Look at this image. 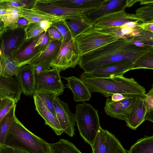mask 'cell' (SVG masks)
Here are the masks:
<instances>
[{"label": "cell", "mask_w": 153, "mask_h": 153, "mask_svg": "<svg viewBox=\"0 0 153 153\" xmlns=\"http://www.w3.org/2000/svg\"><path fill=\"white\" fill-rule=\"evenodd\" d=\"M35 109L44 120L45 124L51 127L57 135L62 134L63 131L55 115L45 106L36 94L33 95Z\"/></svg>", "instance_id": "obj_18"}, {"label": "cell", "mask_w": 153, "mask_h": 153, "mask_svg": "<svg viewBox=\"0 0 153 153\" xmlns=\"http://www.w3.org/2000/svg\"><path fill=\"white\" fill-rule=\"evenodd\" d=\"M73 38L81 56L121 39L116 35L99 30L94 23Z\"/></svg>", "instance_id": "obj_5"}, {"label": "cell", "mask_w": 153, "mask_h": 153, "mask_svg": "<svg viewBox=\"0 0 153 153\" xmlns=\"http://www.w3.org/2000/svg\"><path fill=\"white\" fill-rule=\"evenodd\" d=\"M7 30V28H5L3 22L0 18V38L3 34Z\"/></svg>", "instance_id": "obj_46"}, {"label": "cell", "mask_w": 153, "mask_h": 153, "mask_svg": "<svg viewBox=\"0 0 153 153\" xmlns=\"http://www.w3.org/2000/svg\"><path fill=\"white\" fill-rule=\"evenodd\" d=\"M51 26L56 28L62 35V42H68L73 38L67 26L65 19L53 23Z\"/></svg>", "instance_id": "obj_35"}, {"label": "cell", "mask_w": 153, "mask_h": 153, "mask_svg": "<svg viewBox=\"0 0 153 153\" xmlns=\"http://www.w3.org/2000/svg\"><path fill=\"white\" fill-rule=\"evenodd\" d=\"M104 153H128L119 140L111 133L107 131L105 149Z\"/></svg>", "instance_id": "obj_29"}, {"label": "cell", "mask_w": 153, "mask_h": 153, "mask_svg": "<svg viewBox=\"0 0 153 153\" xmlns=\"http://www.w3.org/2000/svg\"><path fill=\"white\" fill-rule=\"evenodd\" d=\"M0 153H15L14 149L11 147L3 145L0 147Z\"/></svg>", "instance_id": "obj_44"}, {"label": "cell", "mask_w": 153, "mask_h": 153, "mask_svg": "<svg viewBox=\"0 0 153 153\" xmlns=\"http://www.w3.org/2000/svg\"><path fill=\"white\" fill-rule=\"evenodd\" d=\"M131 22L140 24L144 22L134 14L128 13L124 10L104 16L97 20L93 23L95 26L98 27H120Z\"/></svg>", "instance_id": "obj_13"}, {"label": "cell", "mask_w": 153, "mask_h": 153, "mask_svg": "<svg viewBox=\"0 0 153 153\" xmlns=\"http://www.w3.org/2000/svg\"><path fill=\"white\" fill-rule=\"evenodd\" d=\"M137 26L141 28L143 30L153 32V20H149L140 24Z\"/></svg>", "instance_id": "obj_41"}, {"label": "cell", "mask_w": 153, "mask_h": 153, "mask_svg": "<svg viewBox=\"0 0 153 153\" xmlns=\"http://www.w3.org/2000/svg\"><path fill=\"white\" fill-rule=\"evenodd\" d=\"M147 110L145 120L153 122V88L143 95Z\"/></svg>", "instance_id": "obj_36"}, {"label": "cell", "mask_w": 153, "mask_h": 153, "mask_svg": "<svg viewBox=\"0 0 153 153\" xmlns=\"http://www.w3.org/2000/svg\"><path fill=\"white\" fill-rule=\"evenodd\" d=\"M28 24V21L22 16L18 19L17 22L16 28H22L25 29Z\"/></svg>", "instance_id": "obj_42"}, {"label": "cell", "mask_w": 153, "mask_h": 153, "mask_svg": "<svg viewBox=\"0 0 153 153\" xmlns=\"http://www.w3.org/2000/svg\"><path fill=\"white\" fill-rule=\"evenodd\" d=\"M2 54V52L1 49L0 48V56H1Z\"/></svg>", "instance_id": "obj_50"}, {"label": "cell", "mask_w": 153, "mask_h": 153, "mask_svg": "<svg viewBox=\"0 0 153 153\" xmlns=\"http://www.w3.org/2000/svg\"><path fill=\"white\" fill-rule=\"evenodd\" d=\"M16 104L12 100L7 98L1 100L0 105V121L10 109Z\"/></svg>", "instance_id": "obj_37"}, {"label": "cell", "mask_w": 153, "mask_h": 153, "mask_svg": "<svg viewBox=\"0 0 153 153\" xmlns=\"http://www.w3.org/2000/svg\"><path fill=\"white\" fill-rule=\"evenodd\" d=\"M62 41H50L46 48L30 65H35L41 64H50L56 56Z\"/></svg>", "instance_id": "obj_22"}, {"label": "cell", "mask_w": 153, "mask_h": 153, "mask_svg": "<svg viewBox=\"0 0 153 153\" xmlns=\"http://www.w3.org/2000/svg\"><path fill=\"white\" fill-rule=\"evenodd\" d=\"M19 8H10L6 13L0 16L5 28L10 29H16L17 22L22 17L19 13Z\"/></svg>", "instance_id": "obj_28"}, {"label": "cell", "mask_w": 153, "mask_h": 153, "mask_svg": "<svg viewBox=\"0 0 153 153\" xmlns=\"http://www.w3.org/2000/svg\"><path fill=\"white\" fill-rule=\"evenodd\" d=\"M107 131L100 128L91 146L92 153H104L106 147Z\"/></svg>", "instance_id": "obj_30"}, {"label": "cell", "mask_w": 153, "mask_h": 153, "mask_svg": "<svg viewBox=\"0 0 153 153\" xmlns=\"http://www.w3.org/2000/svg\"><path fill=\"white\" fill-rule=\"evenodd\" d=\"M4 0H0V3L3 1Z\"/></svg>", "instance_id": "obj_52"}, {"label": "cell", "mask_w": 153, "mask_h": 153, "mask_svg": "<svg viewBox=\"0 0 153 153\" xmlns=\"http://www.w3.org/2000/svg\"><path fill=\"white\" fill-rule=\"evenodd\" d=\"M80 79L87 85L91 92H97L106 97L119 93L125 95L141 96L146 94L145 88L133 78L123 76L107 77H94L84 72Z\"/></svg>", "instance_id": "obj_2"}, {"label": "cell", "mask_w": 153, "mask_h": 153, "mask_svg": "<svg viewBox=\"0 0 153 153\" xmlns=\"http://www.w3.org/2000/svg\"><path fill=\"white\" fill-rule=\"evenodd\" d=\"M4 1L0 3V16L6 13L10 8L7 7L3 4V2Z\"/></svg>", "instance_id": "obj_45"}, {"label": "cell", "mask_w": 153, "mask_h": 153, "mask_svg": "<svg viewBox=\"0 0 153 153\" xmlns=\"http://www.w3.org/2000/svg\"><path fill=\"white\" fill-rule=\"evenodd\" d=\"M1 100L0 99V105L1 104Z\"/></svg>", "instance_id": "obj_53"}, {"label": "cell", "mask_w": 153, "mask_h": 153, "mask_svg": "<svg viewBox=\"0 0 153 153\" xmlns=\"http://www.w3.org/2000/svg\"><path fill=\"white\" fill-rule=\"evenodd\" d=\"M140 2V4L141 5H146L152 3H153L152 0H140L139 1Z\"/></svg>", "instance_id": "obj_47"}, {"label": "cell", "mask_w": 153, "mask_h": 153, "mask_svg": "<svg viewBox=\"0 0 153 153\" xmlns=\"http://www.w3.org/2000/svg\"><path fill=\"white\" fill-rule=\"evenodd\" d=\"M134 63L129 61L120 62L105 65L89 73H85L88 76L94 77L123 76L127 71L133 70Z\"/></svg>", "instance_id": "obj_14"}, {"label": "cell", "mask_w": 153, "mask_h": 153, "mask_svg": "<svg viewBox=\"0 0 153 153\" xmlns=\"http://www.w3.org/2000/svg\"><path fill=\"white\" fill-rule=\"evenodd\" d=\"M22 91L16 78L0 77V99H10L16 103Z\"/></svg>", "instance_id": "obj_17"}, {"label": "cell", "mask_w": 153, "mask_h": 153, "mask_svg": "<svg viewBox=\"0 0 153 153\" xmlns=\"http://www.w3.org/2000/svg\"><path fill=\"white\" fill-rule=\"evenodd\" d=\"M60 72L57 69L52 68L35 74L34 93L53 91L56 92L59 96L62 94L64 91V86L61 79Z\"/></svg>", "instance_id": "obj_7"}, {"label": "cell", "mask_w": 153, "mask_h": 153, "mask_svg": "<svg viewBox=\"0 0 153 153\" xmlns=\"http://www.w3.org/2000/svg\"><path fill=\"white\" fill-rule=\"evenodd\" d=\"M48 153H53L52 152V151H51V149H50V150Z\"/></svg>", "instance_id": "obj_51"}, {"label": "cell", "mask_w": 153, "mask_h": 153, "mask_svg": "<svg viewBox=\"0 0 153 153\" xmlns=\"http://www.w3.org/2000/svg\"><path fill=\"white\" fill-rule=\"evenodd\" d=\"M132 37L121 38L80 56L79 65L84 72L89 73L101 67L124 61L135 62L153 47H139L132 42Z\"/></svg>", "instance_id": "obj_1"}, {"label": "cell", "mask_w": 153, "mask_h": 153, "mask_svg": "<svg viewBox=\"0 0 153 153\" xmlns=\"http://www.w3.org/2000/svg\"><path fill=\"white\" fill-rule=\"evenodd\" d=\"M19 13L21 16L26 19L29 23H39L46 21L53 23L65 19L46 13L34 8H20Z\"/></svg>", "instance_id": "obj_21"}, {"label": "cell", "mask_w": 153, "mask_h": 153, "mask_svg": "<svg viewBox=\"0 0 153 153\" xmlns=\"http://www.w3.org/2000/svg\"><path fill=\"white\" fill-rule=\"evenodd\" d=\"M139 1V0H127V7L131 6L135 3Z\"/></svg>", "instance_id": "obj_48"}, {"label": "cell", "mask_w": 153, "mask_h": 153, "mask_svg": "<svg viewBox=\"0 0 153 153\" xmlns=\"http://www.w3.org/2000/svg\"><path fill=\"white\" fill-rule=\"evenodd\" d=\"M49 146L53 153H82L72 143L60 139L57 142L48 143Z\"/></svg>", "instance_id": "obj_26"}, {"label": "cell", "mask_w": 153, "mask_h": 153, "mask_svg": "<svg viewBox=\"0 0 153 153\" xmlns=\"http://www.w3.org/2000/svg\"><path fill=\"white\" fill-rule=\"evenodd\" d=\"M134 96H136L125 95L120 94L117 93L114 94L111 96V99L113 101L117 102L123 100L129 97Z\"/></svg>", "instance_id": "obj_43"}, {"label": "cell", "mask_w": 153, "mask_h": 153, "mask_svg": "<svg viewBox=\"0 0 153 153\" xmlns=\"http://www.w3.org/2000/svg\"><path fill=\"white\" fill-rule=\"evenodd\" d=\"M50 41L60 40L62 41V36L59 32L55 28L51 26L47 30Z\"/></svg>", "instance_id": "obj_39"}, {"label": "cell", "mask_w": 153, "mask_h": 153, "mask_svg": "<svg viewBox=\"0 0 153 153\" xmlns=\"http://www.w3.org/2000/svg\"><path fill=\"white\" fill-rule=\"evenodd\" d=\"M50 41L49 34L47 30L46 32H44L40 34L35 46L42 52L46 48Z\"/></svg>", "instance_id": "obj_38"}, {"label": "cell", "mask_w": 153, "mask_h": 153, "mask_svg": "<svg viewBox=\"0 0 153 153\" xmlns=\"http://www.w3.org/2000/svg\"><path fill=\"white\" fill-rule=\"evenodd\" d=\"M127 4V0H104L100 7L85 13L84 16L93 23L106 15L125 10Z\"/></svg>", "instance_id": "obj_11"}, {"label": "cell", "mask_w": 153, "mask_h": 153, "mask_svg": "<svg viewBox=\"0 0 153 153\" xmlns=\"http://www.w3.org/2000/svg\"><path fill=\"white\" fill-rule=\"evenodd\" d=\"M16 106V104L12 107L0 121V147L3 145L15 115Z\"/></svg>", "instance_id": "obj_27"}, {"label": "cell", "mask_w": 153, "mask_h": 153, "mask_svg": "<svg viewBox=\"0 0 153 153\" xmlns=\"http://www.w3.org/2000/svg\"><path fill=\"white\" fill-rule=\"evenodd\" d=\"M26 40H28L36 38L45 32L40 22L29 23L25 29Z\"/></svg>", "instance_id": "obj_34"}, {"label": "cell", "mask_w": 153, "mask_h": 153, "mask_svg": "<svg viewBox=\"0 0 153 153\" xmlns=\"http://www.w3.org/2000/svg\"><path fill=\"white\" fill-rule=\"evenodd\" d=\"M138 96L129 97L117 102L107 98L104 108L105 112L111 117L126 121L128 118L134 103Z\"/></svg>", "instance_id": "obj_10"}, {"label": "cell", "mask_w": 153, "mask_h": 153, "mask_svg": "<svg viewBox=\"0 0 153 153\" xmlns=\"http://www.w3.org/2000/svg\"><path fill=\"white\" fill-rule=\"evenodd\" d=\"M34 93L38 97L50 111L56 116L54 100L57 97L59 96L58 94L56 92L53 91L39 92Z\"/></svg>", "instance_id": "obj_31"}, {"label": "cell", "mask_w": 153, "mask_h": 153, "mask_svg": "<svg viewBox=\"0 0 153 153\" xmlns=\"http://www.w3.org/2000/svg\"><path fill=\"white\" fill-rule=\"evenodd\" d=\"M31 65L35 74H39L50 69L51 67L50 64H41L35 65Z\"/></svg>", "instance_id": "obj_40"}, {"label": "cell", "mask_w": 153, "mask_h": 153, "mask_svg": "<svg viewBox=\"0 0 153 153\" xmlns=\"http://www.w3.org/2000/svg\"><path fill=\"white\" fill-rule=\"evenodd\" d=\"M15 76L22 93L26 96L33 95L35 91V74L31 66L27 64L19 67Z\"/></svg>", "instance_id": "obj_15"}, {"label": "cell", "mask_w": 153, "mask_h": 153, "mask_svg": "<svg viewBox=\"0 0 153 153\" xmlns=\"http://www.w3.org/2000/svg\"><path fill=\"white\" fill-rule=\"evenodd\" d=\"M47 3L62 7L86 8L92 10L99 8L104 0H43Z\"/></svg>", "instance_id": "obj_20"}, {"label": "cell", "mask_w": 153, "mask_h": 153, "mask_svg": "<svg viewBox=\"0 0 153 153\" xmlns=\"http://www.w3.org/2000/svg\"><path fill=\"white\" fill-rule=\"evenodd\" d=\"M153 68V50L150 51L140 57L133 64V70Z\"/></svg>", "instance_id": "obj_32"}, {"label": "cell", "mask_w": 153, "mask_h": 153, "mask_svg": "<svg viewBox=\"0 0 153 153\" xmlns=\"http://www.w3.org/2000/svg\"><path fill=\"white\" fill-rule=\"evenodd\" d=\"M65 21L73 38L93 23L88 20L84 15L65 19Z\"/></svg>", "instance_id": "obj_23"}, {"label": "cell", "mask_w": 153, "mask_h": 153, "mask_svg": "<svg viewBox=\"0 0 153 153\" xmlns=\"http://www.w3.org/2000/svg\"><path fill=\"white\" fill-rule=\"evenodd\" d=\"M56 117L63 132L69 136L75 134V115L70 110L67 104L57 97L54 100Z\"/></svg>", "instance_id": "obj_8"}, {"label": "cell", "mask_w": 153, "mask_h": 153, "mask_svg": "<svg viewBox=\"0 0 153 153\" xmlns=\"http://www.w3.org/2000/svg\"><path fill=\"white\" fill-rule=\"evenodd\" d=\"M128 153H153V136H145L137 140Z\"/></svg>", "instance_id": "obj_25"}, {"label": "cell", "mask_w": 153, "mask_h": 153, "mask_svg": "<svg viewBox=\"0 0 153 153\" xmlns=\"http://www.w3.org/2000/svg\"><path fill=\"white\" fill-rule=\"evenodd\" d=\"M80 56L73 38L68 42H62L56 56L51 63V67L60 72L75 68L79 64Z\"/></svg>", "instance_id": "obj_6"}, {"label": "cell", "mask_w": 153, "mask_h": 153, "mask_svg": "<svg viewBox=\"0 0 153 153\" xmlns=\"http://www.w3.org/2000/svg\"><path fill=\"white\" fill-rule=\"evenodd\" d=\"M144 94L137 97L128 118L125 121L126 125L133 130H136L145 121L147 110L143 98Z\"/></svg>", "instance_id": "obj_16"}, {"label": "cell", "mask_w": 153, "mask_h": 153, "mask_svg": "<svg viewBox=\"0 0 153 153\" xmlns=\"http://www.w3.org/2000/svg\"><path fill=\"white\" fill-rule=\"evenodd\" d=\"M134 14L137 18L146 21L153 20V3L146 4L136 10Z\"/></svg>", "instance_id": "obj_33"}, {"label": "cell", "mask_w": 153, "mask_h": 153, "mask_svg": "<svg viewBox=\"0 0 153 153\" xmlns=\"http://www.w3.org/2000/svg\"><path fill=\"white\" fill-rule=\"evenodd\" d=\"M15 153H29L26 151L21 150L13 149Z\"/></svg>", "instance_id": "obj_49"}, {"label": "cell", "mask_w": 153, "mask_h": 153, "mask_svg": "<svg viewBox=\"0 0 153 153\" xmlns=\"http://www.w3.org/2000/svg\"><path fill=\"white\" fill-rule=\"evenodd\" d=\"M19 69L11 56L2 53L0 56V77L13 78L17 74Z\"/></svg>", "instance_id": "obj_24"}, {"label": "cell", "mask_w": 153, "mask_h": 153, "mask_svg": "<svg viewBox=\"0 0 153 153\" xmlns=\"http://www.w3.org/2000/svg\"><path fill=\"white\" fill-rule=\"evenodd\" d=\"M75 119L79 133L91 146L101 127L98 111L87 103L77 104Z\"/></svg>", "instance_id": "obj_4"}, {"label": "cell", "mask_w": 153, "mask_h": 153, "mask_svg": "<svg viewBox=\"0 0 153 153\" xmlns=\"http://www.w3.org/2000/svg\"><path fill=\"white\" fill-rule=\"evenodd\" d=\"M4 33L5 36L2 39L1 48L2 53L10 56L26 40L25 29L7 28Z\"/></svg>", "instance_id": "obj_12"}, {"label": "cell", "mask_w": 153, "mask_h": 153, "mask_svg": "<svg viewBox=\"0 0 153 153\" xmlns=\"http://www.w3.org/2000/svg\"><path fill=\"white\" fill-rule=\"evenodd\" d=\"M64 78L67 81L66 86L72 91L75 102H84L90 100L91 97V92L81 79L74 76Z\"/></svg>", "instance_id": "obj_19"}, {"label": "cell", "mask_w": 153, "mask_h": 153, "mask_svg": "<svg viewBox=\"0 0 153 153\" xmlns=\"http://www.w3.org/2000/svg\"><path fill=\"white\" fill-rule=\"evenodd\" d=\"M3 145L29 153H48V143L27 129L14 116Z\"/></svg>", "instance_id": "obj_3"}, {"label": "cell", "mask_w": 153, "mask_h": 153, "mask_svg": "<svg viewBox=\"0 0 153 153\" xmlns=\"http://www.w3.org/2000/svg\"><path fill=\"white\" fill-rule=\"evenodd\" d=\"M40 35L36 38L26 40L10 56L17 67L30 64L41 53L35 46Z\"/></svg>", "instance_id": "obj_9"}]
</instances>
